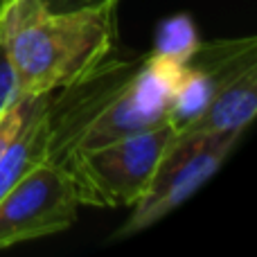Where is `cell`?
Returning a JSON list of instances; mask_svg holds the SVG:
<instances>
[{
	"mask_svg": "<svg viewBox=\"0 0 257 257\" xmlns=\"http://www.w3.org/2000/svg\"><path fill=\"white\" fill-rule=\"evenodd\" d=\"M239 138L241 131L205 133V136L174 133L145 196L136 205H131V217L115 232V239L131 237L154 226L169 212H174L178 205L185 203L221 169Z\"/></svg>",
	"mask_w": 257,
	"mask_h": 257,
	"instance_id": "obj_4",
	"label": "cell"
},
{
	"mask_svg": "<svg viewBox=\"0 0 257 257\" xmlns=\"http://www.w3.org/2000/svg\"><path fill=\"white\" fill-rule=\"evenodd\" d=\"M7 3H9V0H0V16H3V12H5V7H7Z\"/></svg>",
	"mask_w": 257,
	"mask_h": 257,
	"instance_id": "obj_11",
	"label": "cell"
},
{
	"mask_svg": "<svg viewBox=\"0 0 257 257\" xmlns=\"http://www.w3.org/2000/svg\"><path fill=\"white\" fill-rule=\"evenodd\" d=\"M3 39L21 95H50L111 54L115 9L52 12L39 0H9L3 12Z\"/></svg>",
	"mask_w": 257,
	"mask_h": 257,
	"instance_id": "obj_2",
	"label": "cell"
},
{
	"mask_svg": "<svg viewBox=\"0 0 257 257\" xmlns=\"http://www.w3.org/2000/svg\"><path fill=\"white\" fill-rule=\"evenodd\" d=\"M52 12H72V9H117L120 0H39Z\"/></svg>",
	"mask_w": 257,
	"mask_h": 257,
	"instance_id": "obj_10",
	"label": "cell"
},
{
	"mask_svg": "<svg viewBox=\"0 0 257 257\" xmlns=\"http://www.w3.org/2000/svg\"><path fill=\"white\" fill-rule=\"evenodd\" d=\"M181 66L149 52L104 59L84 77L52 93L45 158L63 165L72 154L169 124Z\"/></svg>",
	"mask_w": 257,
	"mask_h": 257,
	"instance_id": "obj_1",
	"label": "cell"
},
{
	"mask_svg": "<svg viewBox=\"0 0 257 257\" xmlns=\"http://www.w3.org/2000/svg\"><path fill=\"white\" fill-rule=\"evenodd\" d=\"M45 97H48V95H23V97L16 99L5 113H0V154H3V149L9 145V140L16 136L18 128L25 124L27 117L45 102Z\"/></svg>",
	"mask_w": 257,
	"mask_h": 257,
	"instance_id": "obj_8",
	"label": "cell"
},
{
	"mask_svg": "<svg viewBox=\"0 0 257 257\" xmlns=\"http://www.w3.org/2000/svg\"><path fill=\"white\" fill-rule=\"evenodd\" d=\"M21 90H18L16 70H14L9 50L3 39V16H0V113H5L16 99H21Z\"/></svg>",
	"mask_w": 257,
	"mask_h": 257,
	"instance_id": "obj_9",
	"label": "cell"
},
{
	"mask_svg": "<svg viewBox=\"0 0 257 257\" xmlns=\"http://www.w3.org/2000/svg\"><path fill=\"white\" fill-rule=\"evenodd\" d=\"M75 185L66 167L48 158L32 165L0 199V248L41 239L77 221Z\"/></svg>",
	"mask_w": 257,
	"mask_h": 257,
	"instance_id": "obj_5",
	"label": "cell"
},
{
	"mask_svg": "<svg viewBox=\"0 0 257 257\" xmlns=\"http://www.w3.org/2000/svg\"><path fill=\"white\" fill-rule=\"evenodd\" d=\"M257 113V66L246 68L221 86L205 104L203 113L178 131L176 136H205V133L241 131Z\"/></svg>",
	"mask_w": 257,
	"mask_h": 257,
	"instance_id": "obj_6",
	"label": "cell"
},
{
	"mask_svg": "<svg viewBox=\"0 0 257 257\" xmlns=\"http://www.w3.org/2000/svg\"><path fill=\"white\" fill-rule=\"evenodd\" d=\"M174 133L172 126L165 124L156 131L72 154L61 167L70 174L79 205H136L145 196Z\"/></svg>",
	"mask_w": 257,
	"mask_h": 257,
	"instance_id": "obj_3",
	"label": "cell"
},
{
	"mask_svg": "<svg viewBox=\"0 0 257 257\" xmlns=\"http://www.w3.org/2000/svg\"><path fill=\"white\" fill-rule=\"evenodd\" d=\"M199 43H201V39H199V34H196L194 21H192L187 14H176V16L165 18L158 25L156 45L151 52H154L156 57L165 59V61L183 66V63L194 54Z\"/></svg>",
	"mask_w": 257,
	"mask_h": 257,
	"instance_id": "obj_7",
	"label": "cell"
}]
</instances>
